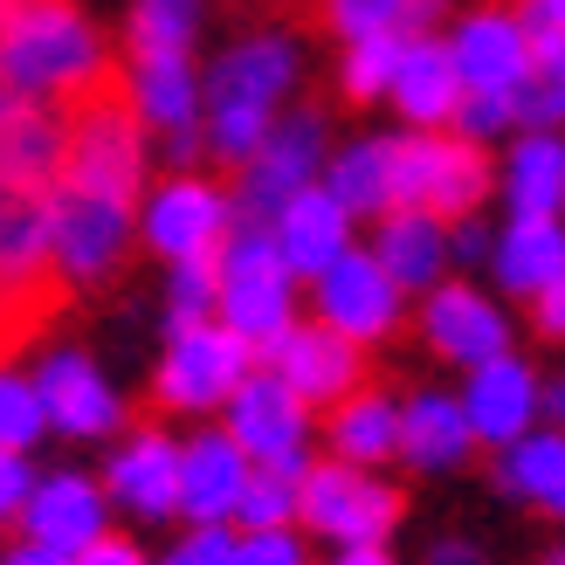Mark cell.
Returning <instances> with one entry per match:
<instances>
[{"label":"cell","mask_w":565,"mask_h":565,"mask_svg":"<svg viewBox=\"0 0 565 565\" xmlns=\"http://www.w3.org/2000/svg\"><path fill=\"white\" fill-rule=\"evenodd\" d=\"M448 131L469 138V146H497V138H518V104L511 90H462L456 118H448Z\"/></svg>","instance_id":"obj_38"},{"label":"cell","mask_w":565,"mask_h":565,"mask_svg":"<svg viewBox=\"0 0 565 565\" xmlns=\"http://www.w3.org/2000/svg\"><path fill=\"white\" fill-rule=\"evenodd\" d=\"M503 214H558L565 207V131H518L497 159Z\"/></svg>","instance_id":"obj_29"},{"label":"cell","mask_w":565,"mask_h":565,"mask_svg":"<svg viewBox=\"0 0 565 565\" xmlns=\"http://www.w3.org/2000/svg\"><path fill=\"white\" fill-rule=\"evenodd\" d=\"M221 297H214V318L228 324L235 338H248V345H269V338L282 324H297V290L303 282L290 276V263H282V248L269 228H235L228 242H221Z\"/></svg>","instance_id":"obj_8"},{"label":"cell","mask_w":565,"mask_h":565,"mask_svg":"<svg viewBox=\"0 0 565 565\" xmlns=\"http://www.w3.org/2000/svg\"><path fill=\"white\" fill-rule=\"evenodd\" d=\"M269 235H276V248H282V263H290L297 282H318L345 248H359V221L338 207L324 186H303L297 201L269 221Z\"/></svg>","instance_id":"obj_23"},{"label":"cell","mask_w":565,"mask_h":565,"mask_svg":"<svg viewBox=\"0 0 565 565\" xmlns=\"http://www.w3.org/2000/svg\"><path fill=\"white\" fill-rule=\"evenodd\" d=\"M441 14H448V0H407V28H401V35H435Z\"/></svg>","instance_id":"obj_47"},{"label":"cell","mask_w":565,"mask_h":565,"mask_svg":"<svg viewBox=\"0 0 565 565\" xmlns=\"http://www.w3.org/2000/svg\"><path fill=\"white\" fill-rule=\"evenodd\" d=\"M207 0H131L125 14V49L131 55H193L201 42Z\"/></svg>","instance_id":"obj_32"},{"label":"cell","mask_w":565,"mask_h":565,"mask_svg":"<svg viewBox=\"0 0 565 565\" xmlns=\"http://www.w3.org/2000/svg\"><path fill=\"white\" fill-rule=\"evenodd\" d=\"M401 42L407 35L345 42V55H338V97L345 104H386V83H393V70H401Z\"/></svg>","instance_id":"obj_33"},{"label":"cell","mask_w":565,"mask_h":565,"mask_svg":"<svg viewBox=\"0 0 565 565\" xmlns=\"http://www.w3.org/2000/svg\"><path fill=\"white\" fill-rule=\"evenodd\" d=\"M420 565H490V552L469 539V531H441V539L420 552Z\"/></svg>","instance_id":"obj_44"},{"label":"cell","mask_w":565,"mask_h":565,"mask_svg":"<svg viewBox=\"0 0 565 565\" xmlns=\"http://www.w3.org/2000/svg\"><path fill=\"white\" fill-rule=\"evenodd\" d=\"M318 21L338 42H365V35H401L407 28V0H318Z\"/></svg>","instance_id":"obj_37"},{"label":"cell","mask_w":565,"mask_h":565,"mask_svg":"<svg viewBox=\"0 0 565 565\" xmlns=\"http://www.w3.org/2000/svg\"><path fill=\"white\" fill-rule=\"evenodd\" d=\"M420 324V345H428L441 365H483L497 352H518V331H511V310H503L490 290H476L469 276H441L414 310Z\"/></svg>","instance_id":"obj_14"},{"label":"cell","mask_w":565,"mask_h":565,"mask_svg":"<svg viewBox=\"0 0 565 565\" xmlns=\"http://www.w3.org/2000/svg\"><path fill=\"white\" fill-rule=\"evenodd\" d=\"M386 104L401 110L407 131H448V118H456V104H462V76L448 63L441 35H407L401 42V70L386 83Z\"/></svg>","instance_id":"obj_24"},{"label":"cell","mask_w":565,"mask_h":565,"mask_svg":"<svg viewBox=\"0 0 565 565\" xmlns=\"http://www.w3.org/2000/svg\"><path fill=\"white\" fill-rule=\"evenodd\" d=\"M490 483L511 503H524V511L565 524V428L539 420L524 441L497 448V456H490Z\"/></svg>","instance_id":"obj_28"},{"label":"cell","mask_w":565,"mask_h":565,"mask_svg":"<svg viewBox=\"0 0 565 565\" xmlns=\"http://www.w3.org/2000/svg\"><path fill=\"white\" fill-rule=\"evenodd\" d=\"M248 462L228 428H193L180 441V518L186 524H228L242 511V490H248Z\"/></svg>","instance_id":"obj_20"},{"label":"cell","mask_w":565,"mask_h":565,"mask_svg":"<svg viewBox=\"0 0 565 565\" xmlns=\"http://www.w3.org/2000/svg\"><path fill=\"white\" fill-rule=\"evenodd\" d=\"M303 83V42L282 28H256L214 55V70L201 76V138L214 166H235L263 146V131L290 110Z\"/></svg>","instance_id":"obj_1"},{"label":"cell","mask_w":565,"mask_h":565,"mask_svg":"<svg viewBox=\"0 0 565 565\" xmlns=\"http://www.w3.org/2000/svg\"><path fill=\"white\" fill-rule=\"evenodd\" d=\"M558 214H565V207H558Z\"/></svg>","instance_id":"obj_53"},{"label":"cell","mask_w":565,"mask_h":565,"mask_svg":"<svg viewBox=\"0 0 565 565\" xmlns=\"http://www.w3.org/2000/svg\"><path fill=\"white\" fill-rule=\"evenodd\" d=\"M531 324H539V338H552V345H565V276L552 282L545 297H531Z\"/></svg>","instance_id":"obj_45"},{"label":"cell","mask_w":565,"mask_h":565,"mask_svg":"<svg viewBox=\"0 0 565 565\" xmlns=\"http://www.w3.org/2000/svg\"><path fill=\"white\" fill-rule=\"evenodd\" d=\"M55 180L90 186V193H118V201H138V193H146L152 138H146V125H138V110H131L118 76L63 110V173Z\"/></svg>","instance_id":"obj_3"},{"label":"cell","mask_w":565,"mask_h":565,"mask_svg":"<svg viewBox=\"0 0 565 565\" xmlns=\"http://www.w3.org/2000/svg\"><path fill=\"white\" fill-rule=\"evenodd\" d=\"M110 531V497L97 476L83 469H49L35 476V490H28V511H21V539H35L49 552L76 558L83 545H97Z\"/></svg>","instance_id":"obj_19"},{"label":"cell","mask_w":565,"mask_h":565,"mask_svg":"<svg viewBox=\"0 0 565 565\" xmlns=\"http://www.w3.org/2000/svg\"><path fill=\"white\" fill-rule=\"evenodd\" d=\"M14 8H21V0H0V21H8V14H14Z\"/></svg>","instance_id":"obj_52"},{"label":"cell","mask_w":565,"mask_h":565,"mask_svg":"<svg viewBox=\"0 0 565 565\" xmlns=\"http://www.w3.org/2000/svg\"><path fill=\"white\" fill-rule=\"evenodd\" d=\"M104 497H110V511H125L138 524L180 518V435H166L159 420L125 428L104 462Z\"/></svg>","instance_id":"obj_17"},{"label":"cell","mask_w":565,"mask_h":565,"mask_svg":"<svg viewBox=\"0 0 565 565\" xmlns=\"http://www.w3.org/2000/svg\"><path fill=\"white\" fill-rule=\"evenodd\" d=\"M248 373H256V345L235 338L221 318H207V324L166 331V352L152 365V401L166 414H221Z\"/></svg>","instance_id":"obj_9"},{"label":"cell","mask_w":565,"mask_h":565,"mask_svg":"<svg viewBox=\"0 0 565 565\" xmlns=\"http://www.w3.org/2000/svg\"><path fill=\"white\" fill-rule=\"evenodd\" d=\"M28 490H35V462L21 456V448H0V531L21 524L28 511Z\"/></svg>","instance_id":"obj_41"},{"label":"cell","mask_w":565,"mask_h":565,"mask_svg":"<svg viewBox=\"0 0 565 565\" xmlns=\"http://www.w3.org/2000/svg\"><path fill=\"white\" fill-rule=\"evenodd\" d=\"M318 186L352 221H380L393 207V131H365V138H352V146H331Z\"/></svg>","instance_id":"obj_30"},{"label":"cell","mask_w":565,"mask_h":565,"mask_svg":"<svg viewBox=\"0 0 565 565\" xmlns=\"http://www.w3.org/2000/svg\"><path fill=\"white\" fill-rule=\"evenodd\" d=\"M290 524H297V476L248 469V490H242L235 531H290Z\"/></svg>","instance_id":"obj_36"},{"label":"cell","mask_w":565,"mask_h":565,"mask_svg":"<svg viewBox=\"0 0 565 565\" xmlns=\"http://www.w3.org/2000/svg\"><path fill=\"white\" fill-rule=\"evenodd\" d=\"M324 159H331V125H324V110H318V104L282 110V118L263 131V146L248 152V159L235 166V180H228L235 228H269V221L290 207L303 186H318Z\"/></svg>","instance_id":"obj_4"},{"label":"cell","mask_w":565,"mask_h":565,"mask_svg":"<svg viewBox=\"0 0 565 565\" xmlns=\"http://www.w3.org/2000/svg\"><path fill=\"white\" fill-rule=\"evenodd\" d=\"M331 565H401L386 545H345V552H331Z\"/></svg>","instance_id":"obj_49"},{"label":"cell","mask_w":565,"mask_h":565,"mask_svg":"<svg viewBox=\"0 0 565 565\" xmlns=\"http://www.w3.org/2000/svg\"><path fill=\"white\" fill-rule=\"evenodd\" d=\"M511 104L518 131H565V35H531V70Z\"/></svg>","instance_id":"obj_31"},{"label":"cell","mask_w":565,"mask_h":565,"mask_svg":"<svg viewBox=\"0 0 565 565\" xmlns=\"http://www.w3.org/2000/svg\"><path fill=\"white\" fill-rule=\"evenodd\" d=\"M221 428L235 435V448L256 469H276V476H297L303 483V469L318 462L310 456V448H318V414H310L276 373H263V365L235 386V401L221 407Z\"/></svg>","instance_id":"obj_10"},{"label":"cell","mask_w":565,"mask_h":565,"mask_svg":"<svg viewBox=\"0 0 565 565\" xmlns=\"http://www.w3.org/2000/svg\"><path fill=\"white\" fill-rule=\"evenodd\" d=\"M235 235V207L228 186H214L201 173H166L159 186L138 193V242L159 263H193V256H221V242Z\"/></svg>","instance_id":"obj_11"},{"label":"cell","mask_w":565,"mask_h":565,"mask_svg":"<svg viewBox=\"0 0 565 565\" xmlns=\"http://www.w3.org/2000/svg\"><path fill=\"white\" fill-rule=\"evenodd\" d=\"M401 490L386 483L380 469H352V462H310L297 483V531L303 539H324L331 552L345 545H386L401 531Z\"/></svg>","instance_id":"obj_7"},{"label":"cell","mask_w":565,"mask_h":565,"mask_svg":"<svg viewBox=\"0 0 565 565\" xmlns=\"http://www.w3.org/2000/svg\"><path fill=\"white\" fill-rule=\"evenodd\" d=\"M565 276V214H503V228L490 242V282L503 297H545Z\"/></svg>","instance_id":"obj_21"},{"label":"cell","mask_w":565,"mask_h":565,"mask_svg":"<svg viewBox=\"0 0 565 565\" xmlns=\"http://www.w3.org/2000/svg\"><path fill=\"white\" fill-rule=\"evenodd\" d=\"M539 565H565V539H558V545H552V552H545Z\"/></svg>","instance_id":"obj_51"},{"label":"cell","mask_w":565,"mask_h":565,"mask_svg":"<svg viewBox=\"0 0 565 565\" xmlns=\"http://www.w3.org/2000/svg\"><path fill=\"white\" fill-rule=\"evenodd\" d=\"M490 242H497V228H490L483 214L448 221V263H462V269H490Z\"/></svg>","instance_id":"obj_42"},{"label":"cell","mask_w":565,"mask_h":565,"mask_svg":"<svg viewBox=\"0 0 565 565\" xmlns=\"http://www.w3.org/2000/svg\"><path fill=\"white\" fill-rule=\"evenodd\" d=\"M42 435H49V414H42L35 373H21V365L0 359V448H21V456H35Z\"/></svg>","instance_id":"obj_34"},{"label":"cell","mask_w":565,"mask_h":565,"mask_svg":"<svg viewBox=\"0 0 565 565\" xmlns=\"http://www.w3.org/2000/svg\"><path fill=\"white\" fill-rule=\"evenodd\" d=\"M324 456L352 469H386L401 462V393L359 386L352 401L324 407Z\"/></svg>","instance_id":"obj_27"},{"label":"cell","mask_w":565,"mask_h":565,"mask_svg":"<svg viewBox=\"0 0 565 565\" xmlns=\"http://www.w3.org/2000/svg\"><path fill=\"white\" fill-rule=\"evenodd\" d=\"M228 539H235L228 524H186V539L166 545L152 565H228Z\"/></svg>","instance_id":"obj_40"},{"label":"cell","mask_w":565,"mask_h":565,"mask_svg":"<svg viewBox=\"0 0 565 565\" xmlns=\"http://www.w3.org/2000/svg\"><path fill=\"white\" fill-rule=\"evenodd\" d=\"M70 565H152V552L138 545V539H125V531H104L97 545H83Z\"/></svg>","instance_id":"obj_43"},{"label":"cell","mask_w":565,"mask_h":565,"mask_svg":"<svg viewBox=\"0 0 565 565\" xmlns=\"http://www.w3.org/2000/svg\"><path fill=\"white\" fill-rule=\"evenodd\" d=\"M462 414H469V435L476 448H511L524 441L531 428L545 420V380H539V365H531L524 352H497L483 365H469L462 373Z\"/></svg>","instance_id":"obj_16"},{"label":"cell","mask_w":565,"mask_h":565,"mask_svg":"<svg viewBox=\"0 0 565 565\" xmlns=\"http://www.w3.org/2000/svg\"><path fill=\"white\" fill-rule=\"evenodd\" d=\"M35 393H42L49 435H63V441H118L125 435V393L110 386V373L90 352H76V345L42 352Z\"/></svg>","instance_id":"obj_15"},{"label":"cell","mask_w":565,"mask_h":565,"mask_svg":"<svg viewBox=\"0 0 565 565\" xmlns=\"http://www.w3.org/2000/svg\"><path fill=\"white\" fill-rule=\"evenodd\" d=\"M545 420H552V428H565V373L545 380Z\"/></svg>","instance_id":"obj_50"},{"label":"cell","mask_w":565,"mask_h":565,"mask_svg":"<svg viewBox=\"0 0 565 565\" xmlns=\"http://www.w3.org/2000/svg\"><path fill=\"white\" fill-rule=\"evenodd\" d=\"M476 456H483V448H476L469 414L448 386H420L401 401V462L414 476H456Z\"/></svg>","instance_id":"obj_22"},{"label":"cell","mask_w":565,"mask_h":565,"mask_svg":"<svg viewBox=\"0 0 565 565\" xmlns=\"http://www.w3.org/2000/svg\"><path fill=\"white\" fill-rule=\"evenodd\" d=\"M118 83H125L146 138L201 131V70H193V55H131V70Z\"/></svg>","instance_id":"obj_26"},{"label":"cell","mask_w":565,"mask_h":565,"mask_svg":"<svg viewBox=\"0 0 565 565\" xmlns=\"http://www.w3.org/2000/svg\"><path fill=\"white\" fill-rule=\"evenodd\" d=\"M441 42H448V63H456L462 90H518L531 70V35H524L518 8H503V0L456 14V28Z\"/></svg>","instance_id":"obj_18"},{"label":"cell","mask_w":565,"mask_h":565,"mask_svg":"<svg viewBox=\"0 0 565 565\" xmlns=\"http://www.w3.org/2000/svg\"><path fill=\"white\" fill-rule=\"evenodd\" d=\"M0 565H70V558L49 552V545H35V539H14L8 552H0Z\"/></svg>","instance_id":"obj_48"},{"label":"cell","mask_w":565,"mask_h":565,"mask_svg":"<svg viewBox=\"0 0 565 565\" xmlns=\"http://www.w3.org/2000/svg\"><path fill=\"white\" fill-rule=\"evenodd\" d=\"M0 70L28 104H49V110H70L76 97H90L118 76L97 21L76 0H21L0 21Z\"/></svg>","instance_id":"obj_2"},{"label":"cell","mask_w":565,"mask_h":565,"mask_svg":"<svg viewBox=\"0 0 565 565\" xmlns=\"http://www.w3.org/2000/svg\"><path fill=\"white\" fill-rule=\"evenodd\" d=\"M228 565H310L303 531H235L228 539Z\"/></svg>","instance_id":"obj_39"},{"label":"cell","mask_w":565,"mask_h":565,"mask_svg":"<svg viewBox=\"0 0 565 565\" xmlns=\"http://www.w3.org/2000/svg\"><path fill=\"white\" fill-rule=\"evenodd\" d=\"M490 193H497L490 146H469L456 131H393V207L462 221L483 214Z\"/></svg>","instance_id":"obj_5"},{"label":"cell","mask_w":565,"mask_h":565,"mask_svg":"<svg viewBox=\"0 0 565 565\" xmlns=\"http://www.w3.org/2000/svg\"><path fill=\"white\" fill-rule=\"evenodd\" d=\"M524 35H565V0H511Z\"/></svg>","instance_id":"obj_46"},{"label":"cell","mask_w":565,"mask_h":565,"mask_svg":"<svg viewBox=\"0 0 565 565\" xmlns=\"http://www.w3.org/2000/svg\"><path fill=\"white\" fill-rule=\"evenodd\" d=\"M138 242V201L118 193H90L70 180H49V256L63 290H97L125 269Z\"/></svg>","instance_id":"obj_6"},{"label":"cell","mask_w":565,"mask_h":565,"mask_svg":"<svg viewBox=\"0 0 565 565\" xmlns=\"http://www.w3.org/2000/svg\"><path fill=\"white\" fill-rule=\"evenodd\" d=\"M310 290V318L318 324H331L338 338H352L359 352H373V345H386L393 331H401V318H407V297H401V282H393L380 263H373V248H345L318 282H303Z\"/></svg>","instance_id":"obj_12"},{"label":"cell","mask_w":565,"mask_h":565,"mask_svg":"<svg viewBox=\"0 0 565 565\" xmlns=\"http://www.w3.org/2000/svg\"><path fill=\"white\" fill-rule=\"evenodd\" d=\"M365 248H373V263L401 282V297H428L448 276V221L420 214V207H386L373 221V235H365Z\"/></svg>","instance_id":"obj_25"},{"label":"cell","mask_w":565,"mask_h":565,"mask_svg":"<svg viewBox=\"0 0 565 565\" xmlns=\"http://www.w3.org/2000/svg\"><path fill=\"white\" fill-rule=\"evenodd\" d=\"M256 365H263V373H276L310 414H324V407H338V401H352V393L365 386V352L352 345V338H338L331 324H318V318L282 324L269 345L256 352Z\"/></svg>","instance_id":"obj_13"},{"label":"cell","mask_w":565,"mask_h":565,"mask_svg":"<svg viewBox=\"0 0 565 565\" xmlns=\"http://www.w3.org/2000/svg\"><path fill=\"white\" fill-rule=\"evenodd\" d=\"M214 297H221V269H214V256L166 263V331L207 324V318H214Z\"/></svg>","instance_id":"obj_35"}]
</instances>
